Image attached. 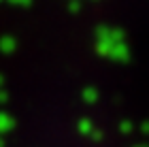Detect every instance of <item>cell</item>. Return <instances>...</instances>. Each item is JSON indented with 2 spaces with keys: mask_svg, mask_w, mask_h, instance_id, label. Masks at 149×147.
Here are the masks:
<instances>
[{
  "mask_svg": "<svg viewBox=\"0 0 149 147\" xmlns=\"http://www.w3.org/2000/svg\"><path fill=\"white\" fill-rule=\"evenodd\" d=\"M2 45H4V47H0V49H2L4 53H9V51H13V49H15V47H11V45H13V38H4V41H2Z\"/></svg>",
  "mask_w": 149,
  "mask_h": 147,
  "instance_id": "1",
  "label": "cell"
}]
</instances>
